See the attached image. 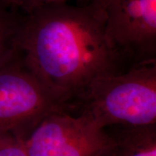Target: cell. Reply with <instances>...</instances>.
Listing matches in <instances>:
<instances>
[{
    "instance_id": "6da1fadb",
    "label": "cell",
    "mask_w": 156,
    "mask_h": 156,
    "mask_svg": "<svg viewBox=\"0 0 156 156\" xmlns=\"http://www.w3.org/2000/svg\"><path fill=\"white\" fill-rule=\"evenodd\" d=\"M17 48L29 69L68 105L95 79L124 71V57L90 4H53L26 14Z\"/></svg>"
},
{
    "instance_id": "7a4b0ae2",
    "label": "cell",
    "mask_w": 156,
    "mask_h": 156,
    "mask_svg": "<svg viewBox=\"0 0 156 156\" xmlns=\"http://www.w3.org/2000/svg\"><path fill=\"white\" fill-rule=\"evenodd\" d=\"M103 128L156 124V64L98 77L69 103Z\"/></svg>"
},
{
    "instance_id": "3957f363",
    "label": "cell",
    "mask_w": 156,
    "mask_h": 156,
    "mask_svg": "<svg viewBox=\"0 0 156 156\" xmlns=\"http://www.w3.org/2000/svg\"><path fill=\"white\" fill-rule=\"evenodd\" d=\"M67 106L29 69L19 51L0 67V134L25 140L46 116Z\"/></svg>"
},
{
    "instance_id": "277c9868",
    "label": "cell",
    "mask_w": 156,
    "mask_h": 156,
    "mask_svg": "<svg viewBox=\"0 0 156 156\" xmlns=\"http://www.w3.org/2000/svg\"><path fill=\"white\" fill-rule=\"evenodd\" d=\"M109 40L135 65L155 63L156 0H90Z\"/></svg>"
},
{
    "instance_id": "5b68a950",
    "label": "cell",
    "mask_w": 156,
    "mask_h": 156,
    "mask_svg": "<svg viewBox=\"0 0 156 156\" xmlns=\"http://www.w3.org/2000/svg\"><path fill=\"white\" fill-rule=\"evenodd\" d=\"M108 134L83 114L57 111L46 116L25 140L28 156H98Z\"/></svg>"
},
{
    "instance_id": "8992f818",
    "label": "cell",
    "mask_w": 156,
    "mask_h": 156,
    "mask_svg": "<svg viewBox=\"0 0 156 156\" xmlns=\"http://www.w3.org/2000/svg\"><path fill=\"white\" fill-rule=\"evenodd\" d=\"M117 126L98 156H156V124Z\"/></svg>"
},
{
    "instance_id": "52a82bcc",
    "label": "cell",
    "mask_w": 156,
    "mask_h": 156,
    "mask_svg": "<svg viewBox=\"0 0 156 156\" xmlns=\"http://www.w3.org/2000/svg\"><path fill=\"white\" fill-rule=\"evenodd\" d=\"M0 0V67L17 53V35L21 18Z\"/></svg>"
},
{
    "instance_id": "ba28073f",
    "label": "cell",
    "mask_w": 156,
    "mask_h": 156,
    "mask_svg": "<svg viewBox=\"0 0 156 156\" xmlns=\"http://www.w3.org/2000/svg\"><path fill=\"white\" fill-rule=\"evenodd\" d=\"M0 156H28L25 140L9 134H0Z\"/></svg>"
},
{
    "instance_id": "9c48e42d",
    "label": "cell",
    "mask_w": 156,
    "mask_h": 156,
    "mask_svg": "<svg viewBox=\"0 0 156 156\" xmlns=\"http://www.w3.org/2000/svg\"><path fill=\"white\" fill-rule=\"evenodd\" d=\"M8 7H17L26 14L44 6L58 3H67L70 0H2Z\"/></svg>"
}]
</instances>
